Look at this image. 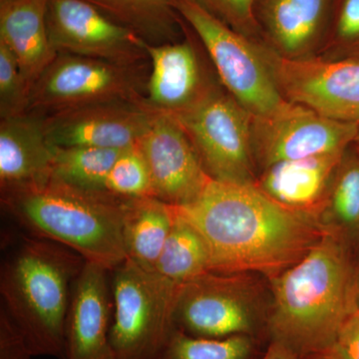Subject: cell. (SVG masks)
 Instances as JSON below:
<instances>
[{"label":"cell","instance_id":"cell-1","mask_svg":"<svg viewBox=\"0 0 359 359\" xmlns=\"http://www.w3.org/2000/svg\"><path fill=\"white\" fill-rule=\"evenodd\" d=\"M176 208L204 238L212 273L273 278L301 261L325 233L318 217L285 207L257 186L212 180L197 200Z\"/></svg>","mask_w":359,"mask_h":359},{"label":"cell","instance_id":"cell-9","mask_svg":"<svg viewBox=\"0 0 359 359\" xmlns=\"http://www.w3.org/2000/svg\"><path fill=\"white\" fill-rule=\"evenodd\" d=\"M175 117L186 130L210 178L223 183L256 186L252 115L223 85L192 109Z\"/></svg>","mask_w":359,"mask_h":359},{"label":"cell","instance_id":"cell-15","mask_svg":"<svg viewBox=\"0 0 359 359\" xmlns=\"http://www.w3.org/2000/svg\"><path fill=\"white\" fill-rule=\"evenodd\" d=\"M137 147L150 172L154 197L166 204H191L212 181L186 130L173 115L158 113Z\"/></svg>","mask_w":359,"mask_h":359},{"label":"cell","instance_id":"cell-3","mask_svg":"<svg viewBox=\"0 0 359 359\" xmlns=\"http://www.w3.org/2000/svg\"><path fill=\"white\" fill-rule=\"evenodd\" d=\"M126 201L53 174L1 189L2 208L29 235L65 245L109 271L127 259L122 233Z\"/></svg>","mask_w":359,"mask_h":359},{"label":"cell","instance_id":"cell-11","mask_svg":"<svg viewBox=\"0 0 359 359\" xmlns=\"http://www.w3.org/2000/svg\"><path fill=\"white\" fill-rule=\"evenodd\" d=\"M46 20L57 53L124 65L149 62L147 42L87 0H48Z\"/></svg>","mask_w":359,"mask_h":359},{"label":"cell","instance_id":"cell-33","mask_svg":"<svg viewBox=\"0 0 359 359\" xmlns=\"http://www.w3.org/2000/svg\"><path fill=\"white\" fill-rule=\"evenodd\" d=\"M262 359H302L287 347L275 341H269Z\"/></svg>","mask_w":359,"mask_h":359},{"label":"cell","instance_id":"cell-4","mask_svg":"<svg viewBox=\"0 0 359 359\" xmlns=\"http://www.w3.org/2000/svg\"><path fill=\"white\" fill-rule=\"evenodd\" d=\"M85 259L46 238L23 235L0 269L1 309L34 356L66 359L65 321Z\"/></svg>","mask_w":359,"mask_h":359},{"label":"cell","instance_id":"cell-6","mask_svg":"<svg viewBox=\"0 0 359 359\" xmlns=\"http://www.w3.org/2000/svg\"><path fill=\"white\" fill-rule=\"evenodd\" d=\"M174 7L204 47L224 89L252 116L268 117L290 110L264 62L259 42L231 29L189 0Z\"/></svg>","mask_w":359,"mask_h":359},{"label":"cell","instance_id":"cell-17","mask_svg":"<svg viewBox=\"0 0 359 359\" xmlns=\"http://www.w3.org/2000/svg\"><path fill=\"white\" fill-rule=\"evenodd\" d=\"M334 0H257L262 39L280 57L304 60L325 46Z\"/></svg>","mask_w":359,"mask_h":359},{"label":"cell","instance_id":"cell-24","mask_svg":"<svg viewBox=\"0 0 359 359\" xmlns=\"http://www.w3.org/2000/svg\"><path fill=\"white\" fill-rule=\"evenodd\" d=\"M176 219L156 264L155 271L183 287L210 271V255L204 238L177 210Z\"/></svg>","mask_w":359,"mask_h":359},{"label":"cell","instance_id":"cell-10","mask_svg":"<svg viewBox=\"0 0 359 359\" xmlns=\"http://www.w3.org/2000/svg\"><path fill=\"white\" fill-rule=\"evenodd\" d=\"M259 49L287 102L337 121L359 122V60H290L264 42Z\"/></svg>","mask_w":359,"mask_h":359},{"label":"cell","instance_id":"cell-22","mask_svg":"<svg viewBox=\"0 0 359 359\" xmlns=\"http://www.w3.org/2000/svg\"><path fill=\"white\" fill-rule=\"evenodd\" d=\"M149 44L177 41L182 20L174 0H87Z\"/></svg>","mask_w":359,"mask_h":359},{"label":"cell","instance_id":"cell-16","mask_svg":"<svg viewBox=\"0 0 359 359\" xmlns=\"http://www.w3.org/2000/svg\"><path fill=\"white\" fill-rule=\"evenodd\" d=\"M109 269L85 262L73 285L65 321L66 359H116L110 342Z\"/></svg>","mask_w":359,"mask_h":359},{"label":"cell","instance_id":"cell-5","mask_svg":"<svg viewBox=\"0 0 359 359\" xmlns=\"http://www.w3.org/2000/svg\"><path fill=\"white\" fill-rule=\"evenodd\" d=\"M116 359H158L175 330L181 285L125 259L111 271Z\"/></svg>","mask_w":359,"mask_h":359},{"label":"cell","instance_id":"cell-14","mask_svg":"<svg viewBox=\"0 0 359 359\" xmlns=\"http://www.w3.org/2000/svg\"><path fill=\"white\" fill-rule=\"evenodd\" d=\"M147 103L111 101L90 104L44 116L47 139L53 147H135L157 116Z\"/></svg>","mask_w":359,"mask_h":359},{"label":"cell","instance_id":"cell-31","mask_svg":"<svg viewBox=\"0 0 359 359\" xmlns=\"http://www.w3.org/2000/svg\"><path fill=\"white\" fill-rule=\"evenodd\" d=\"M32 356L25 335L0 308V359H30Z\"/></svg>","mask_w":359,"mask_h":359},{"label":"cell","instance_id":"cell-36","mask_svg":"<svg viewBox=\"0 0 359 359\" xmlns=\"http://www.w3.org/2000/svg\"><path fill=\"white\" fill-rule=\"evenodd\" d=\"M353 147H355L359 151V122L358 123V132H356L355 139L353 142Z\"/></svg>","mask_w":359,"mask_h":359},{"label":"cell","instance_id":"cell-34","mask_svg":"<svg viewBox=\"0 0 359 359\" xmlns=\"http://www.w3.org/2000/svg\"><path fill=\"white\" fill-rule=\"evenodd\" d=\"M306 359H346L344 358V354L340 353L337 347H334V349L325 351V353L316 354V355L311 356V358Z\"/></svg>","mask_w":359,"mask_h":359},{"label":"cell","instance_id":"cell-7","mask_svg":"<svg viewBox=\"0 0 359 359\" xmlns=\"http://www.w3.org/2000/svg\"><path fill=\"white\" fill-rule=\"evenodd\" d=\"M269 306L250 273L208 271L180 290L175 328L204 339L250 335L269 342Z\"/></svg>","mask_w":359,"mask_h":359},{"label":"cell","instance_id":"cell-8","mask_svg":"<svg viewBox=\"0 0 359 359\" xmlns=\"http://www.w3.org/2000/svg\"><path fill=\"white\" fill-rule=\"evenodd\" d=\"M147 71V65L58 53L32 86L29 112L48 115L111 101L146 103Z\"/></svg>","mask_w":359,"mask_h":359},{"label":"cell","instance_id":"cell-32","mask_svg":"<svg viewBox=\"0 0 359 359\" xmlns=\"http://www.w3.org/2000/svg\"><path fill=\"white\" fill-rule=\"evenodd\" d=\"M346 359H359V313L351 316L340 332L337 344Z\"/></svg>","mask_w":359,"mask_h":359},{"label":"cell","instance_id":"cell-2","mask_svg":"<svg viewBox=\"0 0 359 359\" xmlns=\"http://www.w3.org/2000/svg\"><path fill=\"white\" fill-rule=\"evenodd\" d=\"M349 243L325 231L301 261L271 283L266 337L302 359L337 347L356 313Z\"/></svg>","mask_w":359,"mask_h":359},{"label":"cell","instance_id":"cell-28","mask_svg":"<svg viewBox=\"0 0 359 359\" xmlns=\"http://www.w3.org/2000/svg\"><path fill=\"white\" fill-rule=\"evenodd\" d=\"M104 190L124 199L155 198L150 172L137 146L125 149L116 160Z\"/></svg>","mask_w":359,"mask_h":359},{"label":"cell","instance_id":"cell-30","mask_svg":"<svg viewBox=\"0 0 359 359\" xmlns=\"http://www.w3.org/2000/svg\"><path fill=\"white\" fill-rule=\"evenodd\" d=\"M252 41L263 42L257 25V0H189Z\"/></svg>","mask_w":359,"mask_h":359},{"label":"cell","instance_id":"cell-25","mask_svg":"<svg viewBox=\"0 0 359 359\" xmlns=\"http://www.w3.org/2000/svg\"><path fill=\"white\" fill-rule=\"evenodd\" d=\"M124 150L87 146L54 147L52 174L74 186L104 190L110 170Z\"/></svg>","mask_w":359,"mask_h":359},{"label":"cell","instance_id":"cell-12","mask_svg":"<svg viewBox=\"0 0 359 359\" xmlns=\"http://www.w3.org/2000/svg\"><path fill=\"white\" fill-rule=\"evenodd\" d=\"M358 123L337 121L302 106L280 114L252 116V143L257 174L276 163L346 152Z\"/></svg>","mask_w":359,"mask_h":359},{"label":"cell","instance_id":"cell-19","mask_svg":"<svg viewBox=\"0 0 359 359\" xmlns=\"http://www.w3.org/2000/svg\"><path fill=\"white\" fill-rule=\"evenodd\" d=\"M54 147L44 116L28 112L0 120V188L23 185L52 174Z\"/></svg>","mask_w":359,"mask_h":359},{"label":"cell","instance_id":"cell-35","mask_svg":"<svg viewBox=\"0 0 359 359\" xmlns=\"http://www.w3.org/2000/svg\"><path fill=\"white\" fill-rule=\"evenodd\" d=\"M354 290H355V306L359 313V264H354Z\"/></svg>","mask_w":359,"mask_h":359},{"label":"cell","instance_id":"cell-13","mask_svg":"<svg viewBox=\"0 0 359 359\" xmlns=\"http://www.w3.org/2000/svg\"><path fill=\"white\" fill-rule=\"evenodd\" d=\"M182 26L181 41L145 45L150 63L146 103L173 116L192 109L222 85L200 40L183 20Z\"/></svg>","mask_w":359,"mask_h":359},{"label":"cell","instance_id":"cell-29","mask_svg":"<svg viewBox=\"0 0 359 359\" xmlns=\"http://www.w3.org/2000/svg\"><path fill=\"white\" fill-rule=\"evenodd\" d=\"M30 91L13 52L0 42V118L29 112Z\"/></svg>","mask_w":359,"mask_h":359},{"label":"cell","instance_id":"cell-23","mask_svg":"<svg viewBox=\"0 0 359 359\" xmlns=\"http://www.w3.org/2000/svg\"><path fill=\"white\" fill-rule=\"evenodd\" d=\"M320 221L325 231L348 243L359 237V151L353 145L347 149L335 171Z\"/></svg>","mask_w":359,"mask_h":359},{"label":"cell","instance_id":"cell-18","mask_svg":"<svg viewBox=\"0 0 359 359\" xmlns=\"http://www.w3.org/2000/svg\"><path fill=\"white\" fill-rule=\"evenodd\" d=\"M346 152L276 163L257 174L256 186L285 207L320 219L330 183Z\"/></svg>","mask_w":359,"mask_h":359},{"label":"cell","instance_id":"cell-20","mask_svg":"<svg viewBox=\"0 0 359 359\" xmlns=\"http://www.w3.org/2000/svg\"><path fill=\"white\" fill-rule=\"evenodd\" d=\"M47 4L48 0H0V42L13 52L30 88L58 54L49 39Z\"/></svg>","mask_w":359,"mask_h":359},{"label":"cell","instance_id":"cell-26","mask_svg":"<svg viewBox=\"0 0 359 359\" xmlns=\"http://www.w3.org/2000/svg\"><path fill=\"white\" fill-rule=\"evenodd\" d=\"M264 341L250 335L204 339L175 328L158 359H262Z\"/></svg>","mask_w":359,"mask_h":359},{"label":"cell","instance_id":"cell-27","mask_svg":"<svg viewBox=\"0 0 359 359\" xmlns=\"http://www.w3.org/2000/svg\"><path fill=\"white\" fill-rule=\"evenodd\" d=\"M318 57L359 60V0H334L327 40Z\"/></svg>","mask_w":359,"mask_h":359},{"label":"cell","instance_id":"cell-21","mask_svg":"<svg viewBox=\"0 0 359 359\" xmlns=\"http://www.w3.org/2000/svg\"><path fill=\"white\" fill-rule=\"evenodd\" d=\"M176 215V207L157 198L127 199L122 226L127 257L141 268L155 271Z\"/></svg>","mask_w":359,"mask_h":359}]
</instances>
